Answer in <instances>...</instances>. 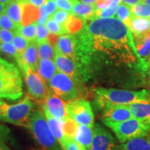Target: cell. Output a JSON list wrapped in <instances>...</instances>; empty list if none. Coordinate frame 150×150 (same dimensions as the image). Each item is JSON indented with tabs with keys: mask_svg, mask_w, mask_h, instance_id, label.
I'll use <instances>...</instances> for the list:
<instances>
[{
	"mask_svg": "<svg viewBox=\"0 0 150 150\" xmlns=\"http://www.w3.org/2000/svg\"><path fill=\"white\" fill-rule=\"evenodd\" d=\"M140 1L141 0H122V2L130 7L136 5V4L139 3Z\"/></svg>",
	"mask_w": 150,
	"mask_h": 150,
	"instance_id": "obj_45",
	"label": "cell"
},
{
	"mask_svg": "<svg viewBox=\"0 0 150 150\" xmlns=\"http://www.w3.org/2000/svg\"><path fill=\"white\" fill-rule=\"evenodd\" d=\"M131 115L137 119L148 120L150 117V99H141L127 105Z\"/></svg>",
	"mask_w": 150,
	"mask_h": 150,
	"instance_id": "obj_16",
	"label": "cell"
},
{
	"mask_svg": "<svg viewBox=\"0 0 150 150\" xmlns=\"http://www.w3.org/2000/svg\"><path fill=\"white\" fill-rule=\"evenodd\" d=\"M55 51L59 52L74 61L76 50V38L74 34L60 35L54 45Z\"/></svg>",
	"mask_w": 150,
	"mask_h": 150,
	"instance_id": "obj_14",
	"label": "cell"
},
{
	"mask_svg": "<svg viewBox=\"0 0 150 150\" xmlns=\"http://www.w3.org/2000/svg\"><path fill=\"white\" fill-rule=\"evenodd\" d=\"M94 134V127L85 125H78L74 139L87 150H90Z\"/></svg>",
	"mask_w": 150,
	"mask_h": 150,
	"instance_id": "obj_18",
	"label": "cell"
},
{
	"mask_svg": "<svg viewBox=\"0 0 150 150\" xmlns=\"http://www.w3.org/2000/svg\"><path fill=\"white\" fill-rule=\"evenodd\" d=\"M90 150H123L115 138L99 124L94 126V134Z\"/></svg>",
	"mask_w": 150,
	"mask_h": 150,
	"instance_id": "obj_10",
	"label": "cell"
},
{
	"mask_svg": "<svg viewBox=\"0 0 150 150\" xmlns=\"http://www.w3.org/2000/svg\"><path fill=\"white\" fill-rule=\"evenodd\" d=\"M11 1H12V0H0V2L4 4H8Z\"/></svg>",
	"mask_w": 150,
	"mask_h": 150,
	"instance_id": "obj_49",
	"label": "cell"
},
{
	"mask_svg": "<svg viewBox=\"0 0 150 150\" xmlns=\"http://www.w3.org/2000/svg\"><path fill=\"white\" fill-rule=\"evenodd\" d=\"M95 8L94 5L87 4L77 0L74 4L72 14L83 21H86L95 19Z\"/></svg>",
	"mask_w": 150,
	"mask_h": 150,
	"instance_id": "obj_20",
	"label": "cell"
},
{
	"mask_svg": "<svg viewBox=\"0 0 150 150\" xmlns=\"http://www.w3.org/2000/svg\"><path fill=\"white\" fill-rule=\"evenodd\" d=\"M131 11L132 16L134 17L146 19L150 18V6L142 1L131 6Z\"/></svg>",
	"mask_w": 150,
	"mask_h": 150,
	"instance_id": "obj_29",
	"label": "cell"
},
{
	"mask_svg": "<svg viewBox=\"0 0 150 150\" xmlns=\"http://www.w3.org/2000/svg\"><path fill=\"white\" fill-rule=\"evenodd\" d=\"M11 130L8 127L0 124V142H5L9 139Z\"/></svg>",
	"mask_w": 150,
	"mask_h": 150,
	"instance_id": "obj_40",
	"label": "cell"
},
{
	"mask_svg": "<svg viewBox=\"0 0 150 150\" xmlns=\"http://www.w3.org/2000/svg\"><path fill=\"white\" fill-rule=\"evenodd\" d=\"M27 128L42 150H61L59 142L49 127L45 116L40 110L32 112Z\"/></svg>",
	"mask_w": 150,
	"mask_h": 150,
	"instance_id": "obj_3",
	"label": "cell"
},
{
	"mask_svg": "<svg viewBox=\"0 0 150 150\" xmlns=\"http://www.w3.org/2000/svg\"><path fill=\"white\" fill-rule=\"evenodd\" d=\"M45 5L47 12L50 17L53 16L56 11H58V9H59L54 0H47Z\"/></svg>",
	"mask_w": 150,
	"mask_h": 150,
	"instance_id": "obj_42",
	"label": "cell"
},
{
	"mask_svg": "<svg viewBox=\"0 0 150 150\" xmlns=\"http://www.w3.org/2000/svg\"><path fill=\"white\" fill-rule=\"evenodd\" d=\"M54 61L55 62L58 71L64 73L72 78L78 84L80 88H81L83 86V81L81 78L76 63L69 57L56 51H55V58Z\"/></svg>",
	"mask_w": 150,
	"mask_h": 150,
	"instance_id": "obj_11",
	"label": "cell"
},
{
	"mask_svg": "<svg viewBox=\"0 0 150 150\" xmlns=\"http://www.w3.org/2000/svg\"><path fill=\"white\" fill-rule=\"evenodd\" d=\"M22 59L24 61V65L26 64L31 70L37 72L40 59L38 52V43L36 41L30 42L29 47L26 49L22 54Z\"/></svg>",
	"mask_w": 150,
	"mask_h": 150,
	"instance_id": "obj_17",
	"label": "cell"
},
{
	"mask_svg": "<svg viewBox=\"0 0 150 150\" xmlns=\"http://www.w3.org/2000/svg\"><path fill=\"white\" fill-rule=\"evenodd\" d=\"M22 70L25 77L29 95L35 100L44 103L50 93L47 86L38 73L31 70L26 64L24 65Z\"/></svg>",
	"mask_w": 150,
	"mask_h": 150,
	"instance_id": "obj_9",
	"label": "cell"
},
{
	"mask_svg": "<svg viewBox=\"0 0 150 150\" xmlns=\"http://www.w3.org/2000/svg\"><path fill=\"white\" fill-rule=\"evenodd\" d=\"M50 91L65 103L79 98L80 88L76 81L68 75L59 71L54 75L48 84Z\"/></svg>",
	"mask_w": 150,
	"mask_h": 150,
	"instance_id": "obj_7",
	"label": "cell"
},
{
	"mask_svg": "<svg viewBox=\"0 0 150 150\" xmlns=\"http://www.w3.org/2000/svg\"><path fill=\"white\" fill-rule=\"evenodd\" d=\"M42 109L43 113L45 116L50 130L52 131V134L59 142L65 136L64 132H63V121L59 120L52 117L44 106H42Z\"/></svg>",
	"mask_w": 150,
	"mask_h": 150,
	"instance_id": "obj_23",
	"label": "cell"
},
{
	"mask_svg": "<svg viewBox=\"0 0 150 150\" xmlns=\"http://www.w3.org/2000/svg\"><path fill=\"white\" fill-rule=\"evenodd\" d=\"M45 26L47 28L50 33L52 34L56 35H62L65 34H69L68 31H67L66 28L63 26L61 25V24L56 22L55 20H54L51 17L47 20L45 22Z\"/></svg>",
	"mask_w": 150,
	"mask_h": 150,
	"instance_id": "obj_31",
	"label": "cell"
},
{
	"mask_svg": "<svg viewBox=\"0 0 150 150\" xmlns=\"http://www.w3.org/2000/svg\"><path fill=\"white\" fill-rule=\"evenodd\" d=\"M38 52L40 59H50L54 61L55 58L54 45L49 40L38 43Z\"/></svg>",
	"mask_w": 150,
	"mask_h": 150,
	"instance_id": "obj_26",
	"label": "cell"
},
{
	"mask_svg": "<svg viewBox=\"0 0 150 150\" xmlns=\"http://www.w3.org/2000/svg\"><path fill=\"white\" fill-rule=\"evenodd\" d=\"M123 150H150V140L145 137H137L122 143Z\"/></svg>",
	"mask_w": 150,
	"mask_h": 150,
	"instance_id": "obj_25",
	"label": "cell"
},
{
	"mask_svg": "<svg viewBox=\"0 0 150 150\" xmlns=\"http://www.w3.org/2000/svg\"><path fill=\"white\" fill-rule=\"evenodd\" d=\"M149 21H150V18H149Z\"/></svg>",
	"mask_w": 150,
	"mask_h": 150,
	"instance_id": "obj_56",
	"label": "cell"
},
{
	"mask_svg": "<svg viewBox=\"0 0 150 150\" xmlns=\"http://www.w3.org/2000/svg\"><path fill=\"white\" fill-rule=\"evenodd\" d=\"M102 110V122H121L133 117L129 108L125 105L106 106Z\"/></svg>",
	"mask_w": 150,
	"mask_h": 150,
	"instance_id": "obj_13",
	"label": "cell"
},
{
	"mask_svg": "<svg viewBox=\"0 0 150 150\" xmlns=\"http://www.w3.org/2000/svg\"><path fill=\"white\" fill-rule=\"evenodd\" d=\"M74 35L77 44L73 61L82 81L92 77L104 63L125 65L144 73L147 70L148 63L137 52L130 30L115 17L84 21Z\"/></svg>",
	"mask_w": 150,
	"mask_h": 150,
	"instance_id": "obj_1",
	"label": "cell"
},
{
	"mask_svg": "<svg viewBox=\"0 0 150 150\" xmlns=\"http://www.w3.org/2000/svg\"><path fill=\"white\" fill-rule=\"evenodd\" d=\"M39 10H40V14H39V18L37 23L39 24H45L47 20L50 18V16L47 12L45 5H42V6H40L39 8Z\"/></svg>",
	"mask_w": 150,
	"mask_h": 150,
	"instance_id": "obj_41",
	"label": "cell"
},
{
	"mask_svg": "<svg viewBox=\"0 0 150 150\" xmlns=\"http://www.w3.org/2000/svg\"><path fill=\"white\" fill-rule=\"evenodd\" d=\"M20 27V26L17 25L5 12L0 15V29L11 30L18 33Z\"/></svg>",
	"mask_w": 150,
	"mask_h": 150,
	"instance_id": "obj_34",
	"label": "cell"
},
{
	"mask_svg": "<svg viewBox=\"0 0 150 150\" xmlns=\"http://www.w3.org/2000/svg\"><path fill=\"white\" fill-rule=\"evenodd\" d=\"M149 64H150V56H149Z\"/></svg>",
	"mask_w": 150,
	"mask_h": 150,
	"instance_id": "obj_53",
	"label": "cell"
},
{
	"mask_svg": "<svg viewBox=\"0 0 150 150\" xmlns=\"http://www.w3.org/2000/svg\"><path fill=\"white\" fill-rule=\"evenodd\" d=\"M0 45H1V42H0Z\"/></svg>",
	"mask_w": 150,
	"mask_h": 150,
	"instance_id": "obj_55",
	"label": "cell"
},
{
	"mask_svg": "<svg viewBox=\"0 0 150 150\" xmlns=\"http://www.w3.org/2000/svg\"><path fill=\"white\" fill-rule=\"evenodd\" d=\"M23 94L20 70L14 64L0 72V99L16 100Z\"/></svg>",
	"mask_w": 150,
	"mask_h": 150,
	"instance_id": "obj_6",
	"label": "cell"
},
{
	"mask_svg": "<svg viewBox=\"0 0 150 150\" xmlns=\"http://www.w3.org/2000/svg\"><path fill=\"white\" fill-rule=\"evenodd\" d=\"M0 150H12L8 146L5 144V142H0Z\"/></svg>",
	"mask_w": 150,
	"mask_h": 150,
	"instance_id": "obj_47",
	"label": "cell"
},
{
	"mask_svg": "<svg viewBox=\"0 0 150 150\" xmlns=\"http://www.w3.org/2000/svg\"><path fill=\"white\" fill-rule=\"evenodd\" d=\"M148 122H149V123L150 124V117L149 118V119H148Z\"/></svg>",
	"mask_w": 150,
	"mask_h": 150,
	"instance_id": "obj_52",
	"label": "cell"
},
{
	"mask_svg": "<svg viewBox=\"0 0 150 150\" xmlns=\"http://www.w3.org/2000/svg\"><path fill=\"white\" fill-rule=\"evenodd\" d=\"M58 72L55 62L50 59H40L37 73L48 87L52 78Z\"/></svg>",
	"mask_w": 150,
	"mask_h": 150,
	"instance_id": "obj_15",
	"label": "cell"
},
{
	"mask_svg": "<svg viewBox=\"0 0 150 150\" xmlns=\"http://www.w3.org/2000/svg\"><path fill=\"white\" fill-rule=\"evenodd\" d=\"M135 46L141 59L148 63L147 59L150 56V32L142 36L134 38Z\"/></svg>",
	"mask_w": 150,
	"mask_h": 150,
	"instance_id": "obj_24",
	"label": "cell"
},
{
	"mask_svg": "<svg viewBox=\"0 0 150 150\" xmlns=\"http://www.w3.org/2000/svg\"><path fill=\"white\" fill-rule=\"evenodd\" d=\"M22 1V26L37 22L40 14L39 8L27 2L25 0Z\"/></svg>",
	"mask_w": 150,
	"mask_h": 150,
	"instance_id": "obj_21",
	"label": "cell"
},
{
	"mask_svg": "<svg viewBox=\"0 0 150 150\" xmlns=\"http://www.w3.org/2000/svg\"><path fill=\"white\" fill-rule=\"evenodd\" d=\"M149 78H150V64H149Z\"/></svg>",
	"mask_w": 150,
	"mask_h": 150,
	"instance_id": "obj_54",
	"label": "cell"
},
{
	"mask_svg": "<svg viewBox=\"0 0 150 150\" xmlns=\"http://www.w3.org/2000/svg\"><path fill=\"white\" fill-rule=\"evenodd\" d=\"M6 4H4L0 2V15L1 13H3L4 12V10H5V8H6Z\"/></svg>",
	"mask_w": 150,
	"mask_h": 150,
	"instance_id": "obj_48",
	"label": "cell"
},
{
	"mask_svg": "<svg viewBox=\"0 0 150 150\" xmlns=\"http://www.w3.org/2000/svg\"><path fill=\"white\" fill-rule=\"evenodd\" d=\"M37 22L27 24L25 26H21L19 29L18 33L21 34L22 36L27 39L30 42L36 41V32H37Z\"/></svg>",
	"mask_w": 150,
	"mask_h": 150,
	"instance_id": "obj_28",
	"label": "cell"
},
{
	"mask_svg": "<svg viewBox=\"0 0 150 150\" xmlns=\"http://www.w3.org/2000/svg\"><path fill=\"white\" fill-rule=\"evenodd\" d=\"M141 1H142V2H144V3H145L146 4L150 6V0H141Z\"/></svg>",
	"mask_w": 150,
	"mask_h": 150,
	"instance_id": "obj_50",
	"label": "cell"
},
{
	"mask_svg": "<svg viewBox=\"0 0 150 150\" xmlns=\"http://www.w3.org/2000/svg\"><path fill=\"white\" fill-rule=\"evenodd\" d=\"M127 27L130 30L134 38L142 36L150 32L149 19L132 16Z\"/></svg>",
	"mask_w": 150,
	"mask_h": 150,
	"instance_id": "obj_19",
	"label": "cell"
},
{
	"mask_svg": "<svg viewBox=\"0 0 150 150\" xmlns=\"http://www.w3.org/2000/svg\"><path fill=\"white\" fill-rule=\"evenodd\" d=\"M57 5L58 8L72 13L74 4L77 0H54Z\"/></svg>",
	"mask_w": 150,
	"mask_h": 150,
	"instance_id": "obj_37",
	"label": "cell"
},
{
	"mask_svg": "<svg viewBox=\"0 0 150 150\" xmlns=\"http://www.w3.org/2000/svg\"><path fill=\"white\" fill-rule=\"evenodd\" d=\"M50 35V32L49 31L47 28L46 27L45 24H38L36 38H35V40L38 43L48 40Z\"/></svg>",
	"mask_w": 150,
	"mask_h": 150,
	"instance_id": "obj_36",
	"label": "cell"
},
{
	"mask_svg": "<svg viewBox=\"0 0 150 150\" xmlns=\"http://www.w3.org/2000/svg\"><path fill=\"white\" fill-rule=\"evenodd\" d=\"M83 20L74 16V15H70L69 18L65 24V27L70 34H74L77 33L83 27Z\"/></svg>",
	"mask_w": 150,
	"mask_h": 150,
	"instance_id": "obj_27",
	"label": "cell"
},
{
	"mask_svg": "<svg viewBox=\"0 0 150 150\" xmlns=\"http://www.w3.org/2000/svg\"><path fill=\"white\" fill-rule=\"evenodd\" d=\"M13 64V63H9V62L6 61V60L4 59L1 57H0V72L4 70H5V69L8 68V67L11 66Z\"/></svg>",
	"mask_w": 150,
	"mask_h": 150,
	"instance_id": "obj_44",
	"label": "cell"
},
{
	"mask_svg": "<svg viewBox=\"0 0 150 150\" xmlns=\"http://www.w3.org/2000/svg\"><path fill=\"white\" fill-rule=\"evenodd\" d=\"M132 13H131V7L129 6L122 2L118 6V8L115 16V18L120 20L124 24L128 26V24L130 22L131 18H132Z\"/></svg>",
	"mask_w": 150,
	"mask_h": 150,
	"instance_id": "obj_30",
	"label": "cell"
},
{
	"mask_svg": "<svg viewBox=\"0 0 150 150\" xmlns=\"http://www.w3.org/2000/svg\"><path fill=\"white\" fill-rule=\"evenodd\" d=\"M70 15L72 14L67 12V11L61 10V9H58V11H56L53 16H51V18L53 19L54 20H55L56 22H58V23L61 24V25L65 27V22H66L67 19L69 18V17L70 16Z\"/></svg>",
	"mask_w": 150,
	"mask_h": 150,
	"instance_id": "obj_38",
	"label": "cell"
},
{
	"mask_svg": "<svg viewBox=\"0 0 150 150\" xmlns=\"http://www.w3.org/2000/svg\"><path fill=\"white\" fill-rule=\"evenodd\" d=\"M111 129L121 143L137 137H145L150 129L148 120L132 117L121 122H103Z\"/></svg>",
	"mask_w": 150,
	"mask_h": 150,
	"instance_id": "obj_4",
	"label": "cell"
},
{
	"mask_svg": "<svg viewBox=\"0 0 150 150\" xmlns=\"http://www.w3.org/2000/svg\"><path fill=\"white\" fill-rule=\"evenodd\" d=\"M147 95L146 90L131 91L122 89L97 88L94 92L95 104L101 109L106 106L112 105L127 106L136 101L147 99Z\"/></svg>",
	"mask_w": 150,
	"mask_h": 150,
	"instance_id": "obj_2",
	"label": "cell"
},
{
	"mask_svg": "<svg viewBox=\"0 0 150 150\" xmlns=\"http://www.w3.org/2000/svg\"><path fill=\"white\" fill-rule=\"evenodd\" d=\"M4 12L17 25L22 26V0H12L6 5Z\"/></svg>",
	"mask_w": 150,
	"mask_h": 150,
	"instance_id": "obj_22",
	"label": "cell"
},
{
	"mask_svg": "<svg viewBox=\"0 0 150 150\" xmlns=\"http://www.w3.org/2000/svg\"><path fill=\"white\" fill-rule=\"evenodd\" d=\"M78 124L68 117L63 121V132L65 136L72 137L74 138L75 132L77 129Z\"/></svg>",
	"mask_w": 150,
	"mask_h": 150,
	"instance_id": "obj_35",
	"label": "cell"
},
{
	"mask_svg": "<svg viewBox=\"0 0 150 150\" xmlns=\"http://www.w3.org/2000/svg\"><path fill=\"white\" fill-rule=\"evenodd\" d=\"M33 108V104L29 96L15 104L4 102L0 107V122L27 127Z\"/></svg>",
	"mask_w": 150,
	"mask_h": 150,
	"instance_id": "obj_5",
	"label": "cell"
},
{
	"mask_svg": "<svg viewBox=\"0 0 150 150\" xmlns=\"http://www.w3.org/2000/svg\"><path fill=\"white\" fill-rule=\"evenodd\" d=\"M43 106L48 110L50 115L56 119L64 121L69 117L67 112L66 103L50 91L43 104Z\"/></svg>",
	"mask_w": 150,
	"mask_h": 150,
	"instance_id": "obj_12",
	"label": "cell"
},
{
	"mask_svg": "<svg viewBox=\"0 0 150 150\" xmlns=\"http://www.w3.org/2000/svg\"><path fill=\"white\" fill-rule=\"evenodd\" d=\"M3 104H4V102H1V101L0 100V107H1V105H2Z\"/></svg>",
	"mask_w": 150,
	"mask_h": 150,
	"instance_id": "obj_51",
	"label": "cell"
},
{
	"mask_svg": "<svg viewBox=\"0 0 150 150\" xmlns=\"http://www.w3.org/2000/svg\"><path fill=\"white\" fill-rule=\"evenodd\" d=\"M59 143L63 150H87L83 146L79 145L72 137L65 135Z\"/></svg>",
	"mask_w": 150,
	"mask_h": 150,
	"instance_id": "obj_32",
	"label": "cell"
},
{
	"mask_svg": "<svg viewBox=\"0 0 150 150\" xmlns=\"http://www.w3.org/2000/svg\"><path fill=\"white\" fill-rule=\"evenodd\" d=\"M79 1H81V2L87 4L94 5L97 0H79Z\"/></svg>",
	"mask_w": 150,
	"mask_h": 150,
	"instance_id": "obj_46",
	"label": "cell"
},
{
	"mask_svg": "<svg viewBox=\"0 0 150 150\" xmlns=\"http://www.w3.org/2000/svg\"><path fill=\"white\" fill-rule=\"evenodd\" d=\"M25 1L27 2L38 7V8H40L42 5L45 4L47 0H25Z\"/></svg>",
	"mask_w": 150,
	"mask_h": 150,
	"instance_id": "obj_43",
	"label": "cell"
},
{
	"mask_svg": "<svg viewBox=\"0 0 150 150\" xmlns=\"http://www.w3.org/2000/svg\"><path fill=\"white\" fill-rule=\"evenodd\" d=\"M30 41H29L27 39L22 36L21 34L19 33H16V35H15L13 40V45L15 47H16V50L18 51L20 55L22 56L24 52L25 51L26 49L29 47L30 44Z\"/></svg>",
	"mask_w": 150,
	"mask_h": 150,
	"instance_id": "obj_33",
	"label": "cell"
},
{
	"mask_svg": "<svg viewBox=\"0 0 150 150\" xmlns=\"http://www.w3.org/2000/svg\"><path fill=\"white\" fill-rule=\"evenodd\" d=\"M68 117L78 125H85L94 127V113L91 104L84 99L78 98L66 103Z\"/></svg>",
	"mask_w": 150,
	"mask_h": 150,
	"instance_id": "obj_8",
	"label": "cell"
},
{
	"mask_svg": "<svg viewBox=\"0 0 150 150\" xmlns=\"http://www.w3.org/2000/svg\"><path fill=\"white\" fill-rule=\"evenodd\" d=\"M16 32L8 29H0V42L1 43L12 42Z\"/></svg>",
	"mask_w": 150,
	"mask_h": 150,
	"instance_id": "obj_39",
	"label": "cell"
}]
</instances>
